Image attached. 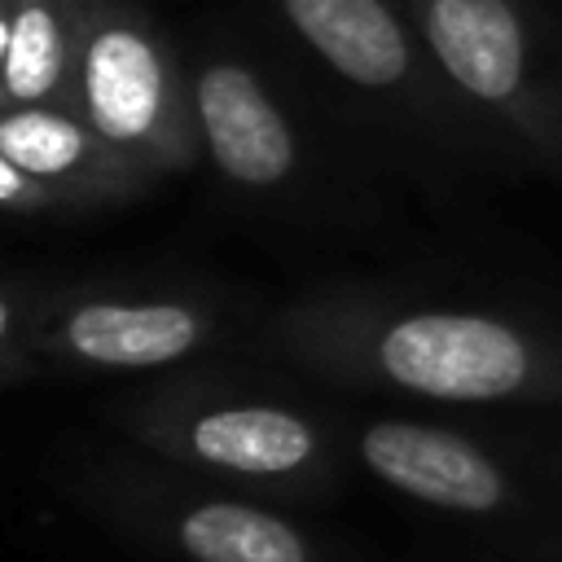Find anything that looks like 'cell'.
Returning <instances> with one entry per match:
<instances>
[{"instance_id":"cell-1","label":"cell","mask_w":562,"mask_h":562,"mask_svg":"<svg viewBox=\"0 0 562 562\" xmlns=\"http://www.w3.org/2000/svg\"><path fill=\"white\" fill-rule=\"evenodd\" d=\"M272 342L299 369L435 404L562 408V338L479 307H404L329 290L272 316Z\"/></svg>"},{"instance_id":"cell-2","label":"cell","mask_w":562,"mask_h":562,"mask_svg":"<svg viewBox=\"0 0 562 562\" xmlns=\"http://www.w3.org/2000/svg\"><path fill=\"white\" fill-rule=\"evenodd\" d=\"M114 426L180 474L272 501H321L342 470L321 417L202 373L127 395L114 408Z\"/></svg>"},{"instance_id":"cell-3","label":"cell","mask_w":562,"mask_h":562,"mask_svg":"<svg viewBox=\"0 0 562 562\" xmlns=\"http://www.w3.org/2000/svg\"><path fill=\"white\" fill-rule=\"evenodd\" d=\"M448 92L562 171V13L549 0H404Z\"/></svg>"},{"instance_id":"cell-4","label":"cell","mask_w":562,"mask_h":562,"mask_svg":"<svg viewBox=\"0 0 562 562\" xmlns=\"http://www.w3.org/2000/svg\"><path fill=\"white\" fill-rule=\"evenodd\" d=\"M220 307L193 290H44L26 307L9 281L0 307V369L18 386L40 364L79 373H149L202 356L220 338Z\"/></svg>"},{"instance_id":"cell-5","label":"cell","mask_w":562,"mask_h":562,"mask_svg":"<svg viewBox=\"0 0 562 562\" xmlns=\"http://www.w3.org/2000/svg\"><path fill=\"white\" fill-rule=\"evenodd\" d=\"M75 110L158 180L193 171L202 158L193 70L180 66L171 35L140 0L88 4Z\"/></svg>"},{"instance_id":"cell-6","label":"cell","mask_w":562,"mask_h":562,"mask_svg":"<svg viewBox=\"0 0 562 562\" xmlns=\"http://www.w3.org/2000/svg\"><path fill=\"white\" fill-rule=\"evenodd\" d=\"M88 505L119 531L167 549L184 562H329L325 544L259 496L189 487L149 470H97Z\"/></svg>"},{"instance_id":"cell-7","label":"cell","mask_w":562,"mask_h":562,"mask_svg":"<svg viewBox=\"0 0 562 562\" xmlns=\"http://www.w3.org/2000/svg\"><path fill=\"white\" fill-rule=\"evenodd\" d=\"M158 176L75 105H13L0 119V202L13 215H79L140 198Z\"/></svg>"},{"instance_id":"cell-8","label":"cell","mask_w":562,"mask_h":562,"mask_svg":"<svg viewBox=\"0 0 562 562\" xmlns=\"http://www.w3.org/2000/svg\"><path fill=\"white\" fill-rule=\"evenodd\" d=\"M272 9L342 83L400 101L422 123H457L461 101L439 79L413 18L391 0H272Z\"/></svg>"},{"instance_id":"cell-9","label":"cell","mask_w":562,"mask_h":562,"mask_svg":"<svg viewBox=\"0 0 562 562\" xmlns=\"http://www.w3.org/2000/svg\"><path fill=\"white\" fill-rule=\"evenodd\" d=\"M356 457L391 492L443 514L505 518L531 505V487L518 465L452 426L378 417L356 435Z\"/></svg>"},{"instance_id":"cell-10","label":"cell","mask_w":562,"mask_h":562,"mask_svg":"<svg viewBox=\"0 0 562 562\" xmlns=\"http://www.w3.org/2000/svg\"><path fill=\"white\" fill-rule=\"evenodd\" d=\"M193 110L202 154L228 184L246 193H277L294 180L299 132L255 61L206 53L193 66Z\"/></svg>"},{"instance_id":"cell-11","label":"cell","mask_w":562,"mask_h":562,"mask_svg":"<svg viewBox=\"0 0 562 562\" xmlns=\"http://www.w3.org/2000/svg\"><path fill=\"white\" fill-rule=\"evenodd\" d=\"M92 0H0V101L75 105Z\"/></svg>"}]
</instances>
